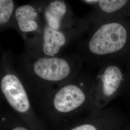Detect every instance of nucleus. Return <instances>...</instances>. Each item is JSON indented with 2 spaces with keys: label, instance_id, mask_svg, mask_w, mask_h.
Listing matches in <instances>:
<instances>
[{
  "label": "nucleus",
  "instance_id": "1",
  "mask_svg": "<svg viewBox=\"0 0 130 130\" xmlns=\"http://www.w3.org/2000/svg\"><path fill=\"white\" fill-rule=\"evenodd\" d=\"M14 60L31 100L40 105L56 90L77 77L84 62L79 53L55 56L25 53Z\"/></svg>",
  "mask_w": 130,
  "mask_h": 130
},
{
  "label": "nucleus",
  "instance_id": "2",
  "mask_svg": "<svg viewBox=\"0 0 130 130\" xmlns=\"http://www.w3.org/2000/svg\"><path fill=\"white\" fill-rule=\"evenodd\" d=\"M42 20V34L34 51L28 54L60 56L72 42L82 40L90 28L85 17L79 18L63 0L38 1ZM28 54V53H27Z\"/></svg>",
  "mask_w": 130,
  "mask_h": 130
},
{
  "label": "nucleus",
  "instance_id": "3",
  "mask_svg": "<svg viewBox=\"0 0 130 130\" xmlns=\"http://www.w3.org/2000/svg\"><path fill=\"white\" fill-rule=\"evenodd\" d=\"M87 34L79 47L84 61L99 67L108 61L126 65L130 60V13L93 26Z\"/></svg>",
  "mask_w": 130,
  "mask_h": 130
},
{
  "label": "nucleus",
  "instance_id": "4",
  "mask_svg": "<svg viewBox=\"0 0 130 130\" xmlns=\"http://www.w3.org/2000/svg\"><path fill=\"white\" fill-rule=\"evenodd\" d=\"M94 75L82 71L74 79L51 93L40 105L48 122L61 130L91 111V94Z\"/></svg>",
  "mask_w": 130,
  "mask_h": 130
},
{
  "label": "nucleus",
  "instance_id": "5",
  "mask_svg": "<svg viewBox=\"0 0 130 130\" xmlns=\"http://www.w3.org/2000/svg\"><path fill=\"white\" fill-rule=\"evenodd\" d=\"M1 96L14 113L33 130H47L34 111L27 89L9 52L2 53L0 66Z\"/></svg>",
  "mask_w": 130,
  "mask_h": 130
},
{
  "label": "nucleus",
  "instance_id": "6",
  "mask_svg": "<svg viewBox=\"0 0 130 130\" xmlns=\"http://www.w3.org/2000/svg\"><path fill=\"white\" fill-rule=\"evenodd\" d=\"M99 68L93 79L91 111L103 110L125 89L127 81L126 65L123 64L108 61Z\"/></svg>",
  "mask_w": 130,
  "mask_h": 130
},
{
  "label": "nucleus",
  "instance_id": "7",
  "mask_svg": "<svg viewBox=\"0 0 130 130\" xmlns=\"http://www.w3.org/2000/svg\"><path fill=\"white\" fill-rule=\"evenodd\" d=\"M42 25L38 1L18 6L14 29L23 39L26 53H32L36 48L42 34Z\"/></svg>",
  "mask_w": 130,
  "mask_h": 130
},
{
  "label": "nucleus",
  "instance_id": "8",
  "mask_svg": "<svg viewBox=\"0 0 130 130\" xmlns=\"http://www.w3.org/2000/svg\"><path fill=\"white\" fill-rule=\"evenodd\" d=\"M81 2L93 7L85 15L90 28L130 13V0H85Z\"/></svg>",
  "mask_w": 130,
  "mask_h": 130
},
{
  "label": "nucleus",
  "instance_id": "9",
  "mask_svg": "<svg viewBox=\"0 0 130 130\" xmlns=\"http://www.w3.org/2000/svg\"><path fill=\"white\" fill-rule=\"evenodd\" d=\"M108 118L103 110L90 112L87 119L78 120L61 130H108Z\"/></svg>",
  "mask_w": 130,
  "mask_h": 130
},
{
  "label": "nucleus",
  "instance_id": "10",
  "mask_svg": "<svg viewBox=\"0 0 130 130\" xmlns=\"http://www.w3.org/2000/svg\"><path fill=\"white\" fill-rule=\"evenodd\" d=\"M18 6L13 0L0 1V30L14 29L15 13Z\"/></svg>",
  "mask_w": 130,
  "mask_h": 130
},
{
  "label": "nucleus",
  "instance_id": "11",
  "mask_svg": "<svg viewBox=\"0 0 130 130\" xmlns=\"http://www.w3.org/2000/svg\"><path fill=\"white\" fill-rule=\"evenodd\" d=\"M0 130H33L11 110L1 109Z\"/></svg>",
  "mask_w": 130,
  "mask_h": 130
},
{
  "label": "nucleus",
  "instance_id": "12",
  "mask_svg": "<svg viewBox=\"0 0 130 130\" xmlns=\"http://www.w3.org/2000/svg\"><path fill=\"white\" fill-rule=\"evenodd\" d=\"M126 70L127 75V81L125 89L130 91V60L126 65Z\"/></svg>",
  "mask_w": 130,
  "mask_h": 130
}]
</instances>
